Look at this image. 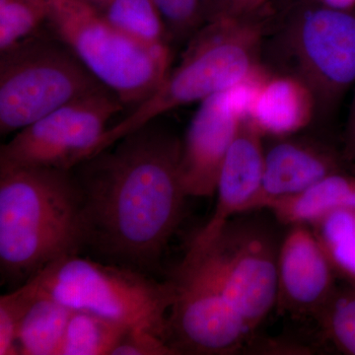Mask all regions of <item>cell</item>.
I'll return each instance as SVG.
<instances>
[{
	"instance_id": "obj_7",
	"label": "cell",
	"mask_w": 355,
	"mask_h": 355,
	"mask_svg": "<svg viewBox=\"0 0 355 355\" xmlns=\"http://www.w3.org/2000/svg\"><path fill=\"white\" fill-rule=\"evenodd\" d=\"M107 89L62 41L38 34L0 51V133Z\"/></svg>"
},
{
	"instance_id": "obj_10",
	"label": "cell",
	"mask_w": 355,
	"mask_h": 355,
	"mask_svg": "<svg viewBox=\"0 0 355 355\" xmlns=\"http://www.w3.org/2000/svg\"><path fill=\"white\" fill-rule=\"evenodd\" d=\"M170 280L175 298L167 342L178 354H230L241 349L250 330L205 272L183 260Z\"/></svg>"
},
{
	"instance_id": "obj_11",
	"label": "cell",
	"mask_w": 355,
	"mask_h": 355,
	"mask_svg": "<svg viewBox=\"0 0 355 355\" xmlns=\"http://www.w3.org/2000/svg\"><path fill=\"white\" fill-rule=\"evenodd\" d=\"M260 74L200 103L182 139L180 177L187 197L209 198L240 123L246 118Z\"/></svg>"
},
{
	"instance_id": "obj_8",
	"label": "cell",
	"mask_w": 355,
	"mask_h": 355,
	"mask_svg": "<svg viewBox=\"0 0 355 355\" xmlns=\"http://www.w3.org/2000/svg\"><path fill=\"white\" fill-rule=\"evenodd\" d=\"M279 247L265 226L231 219L209 239L191 241L184 260L216 284L251 331L277 304Z\"/></svg>"
},
{
	"instance_id": "obj_18",
	"label": "cell",
	"mask_w": 355,
	"mask_h": 355,
	"mask_svg": "<svg viewBox=\"0 0 355 355\" xmlns=\"http://www.w3.org/2000/svg\"><path fill=\"white\" fill-rule=\"evenodd\" d=\"M128 330V327L118 322L73 311L60 355H112Z\"/></svg>"
},
{
	"instance_id": "obj_2",
	"label": "cell",
	"mask_w": 355,
	"mask_h": 355,
	"mask_svg": "<svg viewBox=\"0 0 355 355\" xmlns=\"http://www.w3.org/2000/svg\"><path fill=\"white\" fill-rule=\"evenodd\" d=\"M80 190L73 172L0 166V268L31 279L85 246Z\"/></svg>"
},
{
	"instance_id": "obj_16",
	"label": "cell",
	"mask_w": 355,
	"mask_h": 355,
	"mask_svg": "<svg viewBox=\"0 0 355 355\" xmlns=\"http://www.w3.org/2000/svg\"><path fill=\"white\" fill-rule=\"evenodd\" d=\"M355 209V175H329L297 195L277 200L266 209L286 225H314L336 210Z\"/></svg>"
},
{
	"instance_id": "obj_5",
	"label": "cell",
	"mask_w": 355,
	"mask_h": 355,
	"mask_svg": "<svg viewBox=\"0 0 355 355\" xmlns=\"http://www.w3.org/2000/svg\"><path fill=\"white\" fill-rule=\"evenodd\" d=\"M26 284L36 295L130 329H146L167 342L175 298L171 280L156 282L130 266L104 265L76 254L53 261Z\"/></svg>"
},
{
	"instance_id": "obj_6",
	"label": "cell",
	"mask_w": 355,
	"mask_h": 355,
	"mask_svg": "<svg viewBox=\"0 0 355 355\" xmlns=\"http://www.w3.org/2000/svg\"><path fill=\"white\" fill-rule=\"evenodd\" d=\"M46 26L123 106L150 97L171 70L172 46L130 38L87 2L51 0Z\"/></svg>"
},
{
	"instance_id": "obj_3",
	"label": "cell",
	"mask_w": 355,
	"mask_h": 355,
	"mask_svg": "<svg viewBox=\"0 0 355 355\" xmlns=\"http://www.w3.org/2000/svg\"><path fill=\"white\" fill-rule=\"evenodd\" d=\"M266 28L265 13L245 18L221 16L205 25L188 42L181 62L155 92L109 127L95 154L167 112L200 103L253 76L263 67Z\"/></svg>"
},
{
	"instance_id": "obj_9",
	"label": "cell",
	"mask_w": 355,
	"mask_h": 355,
	"mask_svg": "<svg viewBox=\"0 0 355 355\" xmlns=\"http://www.w3.org/2000/svg\"><path fill=\"white\" fill-rule=\"evenodd\" d=\"M123 107L108 89L69 103L18 130L0 148V166L72 171L95 153Z\"/></svg>"
},
{
	"instance_id": "obj_25",
	"label": "cell",
	"mask_w": 355,
	"mask_h": 355,
	"mask_svg": "<svg viewBox=\"0 0 355 355\" xmlns=\"http://www.w3.org/2000/svg\"><path fill=\"white\" fill-rule=\"evenodd\" d=\"M164 338L146 329H130L112 355H177Z\"/></svg>"
},
{
	"instance_id": "obj_29",
	"label": "cell",
	"mask_w": 355,
	"mask_h": 355,
	"mask_svg": "<svg viewBox=\"0 0 355 355\" xmlns=\"http://www.w3.org/2000/svg\"><path fill=\"white\" fill-rule=\"evenodd\" d=\"M112 0H91L90 3L91 6L95 7L97 10L101 11L105 8Z\"/></svg>"
},
{
	"instance_id": "obj_12",
	"label": "cell",
	"mask_w": 355,
	"mask_h": 355,
	"mask_svg": "<svg viewBox=\"0 0 355 355\" xmlns=\"http://www.w3.org/2000/svg\"><path fill=\"white\" fill-rule=\"evenodd\" d=\"M336 273L316 234L291 226L277 254V304L292 314L321 315L336 293Z\"/></svg>"
},
{
	"instance_id": "obj_17",
	"label": "cell",
	"mask_w": 355,
	"mask_h": 355,
	"mask_svg": "<svg viewBox=\"0 0 355 355\" xmlns=\"http://www.w3.org/2000/svg\"><path fill=\"white\" fill-rule=\"evenodd\" d=\"M72 313L67 306L35 294L18 333L19 354L60 355Z\"/></svg>"
},
{
	"instance_id": "obj_22",
	"label": "cell",
	"mask_w": 355,
	"mask_h": 355,
	"mask_svg": "<svg viewBox=\"0 0 355 355\" xmlns=\"http://www.w3.org/2000/svg\"><path fill=\"white\" fill-rule=\"evenodd\" d=\"M50 12L51 0H0V51L38 34Z\"/></svg>"
},
{
	"instance_id": "obj_24",
	"label": "cell",
	"mask_w": 355,
	"mask_h": 355,
	"mask_svg": "<svg viewBox=\"0 0 355 355\" xmlns=\"http://www.w3.org/2000/svg\"><path fill=\"white\" fill-rule=\"evenodd\" d=\"M35 294L28 284L0 297V355H18V333Z\"/></svg>"
},
{
	"instance_id": "obj_20",
	"label": "cell",
	"mask_w": 355,
	"mask_h": 355,
	"mask_svg": "<svg viewBox=\"0 0 355 355\" xmlns=\"http://www.w3.org/2000/svg\"><path fill=\"white\" fill-rule=\"evenodd\" d=\"M314 227L336 272L355 284V209L331 212Z\"/></svg>"
},
{
	"instance_id": "obj_1",
	"label": "cell",
	"mask_w": 355,
	"mask_h": 355,
	"mask_svg": "<svg viewBox=\"0 0 355 355\" xmlns=\"http://www.w3.org/2000/svg\"><path fill=\"white\" fill-rule=\"evenodd\" d=\"M157 120L72 170L83 200L85 246L135 270L155 265L188 198L180 177L182 139Z\"/></svg>"
},
{
	"instance_id": "obj_21",
	"label": "cell",
	"mask_w": 355,
	"mask_h": 355,
	"mask_svg": "<svg viewBox=\"0 0 355 355\" xmlns=\"http://www.w3.org/2000/svg\"><path fill=\"white\" fill-rule=\"evenodd\" d=\"M222 0H153L158 7L171 44L189 42L217 17Z\"/></svg>"
},
{
	"instance_id": "obj_26",
	"label": "cell",
	"mask_w": 355,
	"mask_h": 355,
	"mask_svg": "<svg viewBox=\"0 0 355 355\" xmlns=\"http://www.w3.org/2000/svg\"><path fill=\"white\" fill-rule=\"evenodd\" d=\"M272 2L273 0H222L217 17L245 18L260 15Z\"/></svg>"
},
{
	"instance_id": "obj_15",
	"label": "cell",
	"mask_w": 355,
	"mask_h": 355,
	"mask_svg": "<svg viewBox=\"0 0 355 355\" xmlns=\"http://www.w3.org/2000/svg\"><path fill=\"white\" fill-rule=\"evenodd\" d=\"M246 119L263 137H291L316 120V101L298 77L268 69L257 85Z\"/></svg>"
},
{
	"instance_id": "obj_28",
	"label": "cell",
	"mask_w": 355,
	"mask_h": 355,
	"mask_svg": "<svg viewBox=\"0 0 355 355\" xmlns=\"http://www.w3.org/2000/svg\"><path fill=\"white\" fill-rule=\"evenodd\" d=\"M324 6L336 7V8H349L355 6V0H317Z\"/></svg>"
},
{
	"instance_id": "obj_4",
	"label": "cell",
	"mask_w": 355,
	"mask_h": 355,
	"mask_svg": "<svg viewBox=\"0 0 355 355\" xmlns=\"http://www.w3.org/2000/svg\"><path fill=\"white\" fill-rule=\"evenodd\" d=\"M265 50L268 69L298 77L314 95L317 119H328L355 85V6L299 0L277 22L268 19Z\"/></svg>"
},
{
	"instance_id": "obj_30",
	"label": "cell",
	"mask_w": 355,
	"mask_h": 355,
	"mask_svg": "<svg viewBox=\"0 0 355 355\" xmlns=\"http://www.w3.org/2000/svg\"><path fill=\"white\" fill-rule=\"evenodd\" d=\"M81 1L87 2V3H90L91 0H81Z\"/></svg>"
},
{
	"instance_id": "obj_19",
	"label": "cell",
	"mask_w": 355,
	"mask_h": 355,
	"mask_svg": "<svg viewBox=\"0 0 355 355\" xmlns=\"http://www.w3.org/2000/svg\"><path fill=\"white\" fill-rule=\"evenodd\" d=\"M100 12L116 29L139 43L172 46L153 0H112Z\"/></svg>"
},
{
	"instance_id": "obj_14",
	"label": "cell",
	"mask_w": 355,
	"mask_h": 355,
	"mask_svg": "<svg viewBox=\"0 0 355 355\" xmlns=\"http://www.w3.org/2000/svg\"><path fill=\"white\" fill-rule=\"evenodd\" d=\"M343 171L342 160L330 147L307 139H277L265 148L263 181L254 209L297 195L317 182Z\"/></svg>"
},
{
	"instance_id": "obj_27",
	"label": "cell",
	"mask_w": 355,
	"mask_h": 355,
	"mask_svg": "<svg viewBox=\"0 0 355 355\" xmlns=\"http://www.w3.org/2000/svg\"><path fill=\"white\" fill-rule=\"evenodd\" d=\"M345 154L350 160L355 162V91L349 121H347V133H345Z\"/></svg>"
},
{
	"instance_id": "obj_23",
	"label": "cell",
	"mask_w": 355,
	"mask_h": 355,
	"mask_svg": "<svg viewBox=\"0 0 355 355\" xmlns=\"http://www.w3.org/2000/svg\"><path fill=\"white\" fill-rule=\"evenodd\" d=\"M320 316L334 345L343 354L355 355V284L336 291Z\"/></svg>"
},
{
	"instance_id": "obj_13",
	"label": "cell",
	"mask_w": 355,
	"mask_h": 355,
	"mask_svg": "<svg viewBox=\"0 0 355 355\" xmlns=\"http://www.w3.org/2000/svg\"><path fill=\"white\" fill-rule=\"evenodd\" d=\"M263 135L248 119H243L217 182L214 214L193 241L212 237L232 217L254 209L263 181L265 147Z\"/></svg>"
}]
</instances>
